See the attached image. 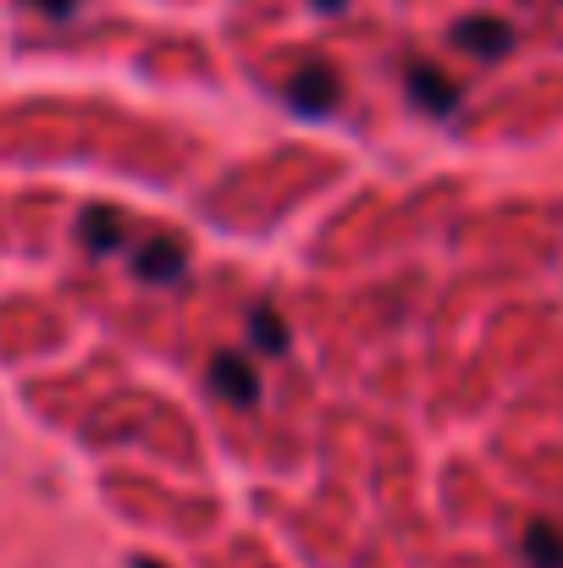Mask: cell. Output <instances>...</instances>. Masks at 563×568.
I'll list each match as a JSON object with an SVG mask.
<instances>
[{
  "instance_id": "6da1fadb",
  "label": "cell",
  "mask_w": 563,
  "mask_h": 568,
  "mask_svg": "<svg viewBox=\"0 0 563 568\" xmlns=\"http://www.w3.org/2000/svg\"><path fill=\"white\" fill-rule=\"evenodd\" d=\"M338 100H343V78H338L332 61H310L288 83V105L304 111V116H326V111H338Z\"/></svg>"
},
{
  "instance_id": "7a4b0ae2",
  "label": "cell",
  "mask_w": 563,
  "mask_h": 568,
  "mask_svg": "<svg viewBox=\"0 0 563 568\" xmlns=\"http://www.w3.org/2000/svg\"><path fill=\"white\" fill-rule=\"evenodd\" d=\"M453 44L481 61H503L514 50V28L503 17H464V22H453Z\"/></svg>"
},
{
  "instance_id": "3957f363",
  "label": "cell",
  "mask_w": 563,
  "mask_h": 568,
  "mask_svg": "<svg viewBox=\"0 0 563 568\" xmlns=\"http://www.w3.org/2000/svg\"><path fill=\"white\" fill-rule=\"evenodd\" d=\"M403 83H409V100H414L420 111H431V116H453V105H459V83L442 78L431 61H409V67H403Z\"/></svg>"
},
{
  "instance_id": "277c9868",
  "label": "cell",
  "mask_w": 563,
  "mask_h": 568,
  "mask_svg": "<svg viewBox=\"0 0 563 568\" xmlns=\"http://www.w3.org/2000/svg\"><path fill=\"white\" fill-rule=\"evenodd\" d=\"M210 386H215L232 408H254V403H260V381L249 371V359H238V354H215V359H210Z\"/></svg>"
},
{
  "instance_id": "5b68a950",
  "label": "cell",
  "mask_w": 563,
  "mask_h": 568,
  "mask_svg": "<svg viewBox=\"0 0 563 568\" xmlns=\"http://www.w3.org/2000/svg\"><path fill=\"white\" fill-rule=\"evenodd\" d=\"M78 243H83L89 254H111V248H122V243H128V221H122V210H111V204L83 210V215H78Z\"/></svg>"
},
{
  "instance_id": "8992f818",
  "label": "cell",
  "mask_w": 563,
  "mask_h": 568,
  "mask_svg": "<svg viewBox=\"0 0 563 568\" xmlns=\"http://www.w3.org/2000/svg\"><path fill=\"white\" fill-rule=\"evenodd\" d=\"M183 260H188V248L178 237H144L139 254H133V271L144 282H178L183 276Z\"/></svg>"
},
{
  "instance_id": "52a82bcc",
  "label": "cell",
  "mask_w": 563,
  "mask_h": 568,
  "mask_svg": "<svg viewBox=\"0 0 563 568\" xmlns=\"http://www.w3.org/2000/svg\"><path fill=\"white\" fill-rule=\"evenodd\" d=\"M525 558H531V568H563V530L559 525L536 519V525L525 530Z\"/></svg>"
},
{
  "instance_id": "ba28073f",
  "label": "cell",
  "mask_w": 563,
  "mask_h": 568,
  "mask_svg": "<svg viewBox=\"0 0 563 568\" xmlns=\"http://www.w3.org/2000/svg\"><path fill=\"white\" fill-rule=\"evenodd\" d=\"M249 337H254L265 354H288V332H282L277 310H254V315H249Z\"/></svg>"
},
{
  "instance_id": "9c48e42d",
  "label": "cell",
  "mask_w": 563,
  "mask_h": 568,
  "mask_svg": "<svg viewBox=\"0 0 563 568\" xmlns=\"http://www.w3.org/2000/svg\"><path fill=\"white\" fill-rule=\"evenodd\" d=\"M28 6H33V11H50V17H72L78 0H28Z\"/></svg>"
},
{
  "instance_id": "30bf717a",
  "label": "cell",
  "mask_w": 563,
  "mask_h": 568,
  "mask_svg": "<svg viewBox=\"0 0 563 568\" xmlns=\"http://www.w3.org/2000/svg\"><path fill=\"white\" fill-rule=\"evenodd\" d=\"M315 6H321V11H338V6H343V0H315Z\"/></svg>"
},
{
  "instance_id": "8fae6325",
  "label": "cell",
  "mask_w": 563,
  "mask_h": 568,
  "mask_svg": "<svg viewBox=\"0 0 563 568\" xmlns=\"http://www.w3.org/2000/svg\"><path fill=\"white\" fill-rule=\"evenodd\" d=\"M133 568H167V564H155V558H139V564H133Z\"/></svg>"
}]
</instances>
